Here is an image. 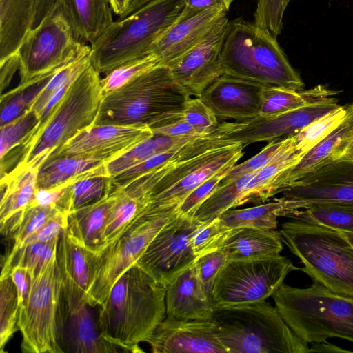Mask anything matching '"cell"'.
Listing matches in <instances>:
<instances>
[{
    "instance_id": "cell-1",
    "label": "cell",
    "mask_w": 353,
    "mask_h": 353,
    "mask_svg": "<svg viewBox=\"0 0 353 353\" xmlns=\"http://www.w3.org/2000/svg\"><path fill=\"white\" fill-rule=\"evenodd\" d=\"M102 98L100 74L90 65L22 143L3 157L12 169L1 177V184L26 170L39 169L66 142L92 126Z\"/></svg>"
},
{
    "instance_id": "cell-2",
    "label": "cell",
    "mask_w": 353,
    "mask_h": 353,
    "mask_svg": "<svg viewBox=\"0 0 353 353\" xmlns=\"http://www.w3.org/2000/svg\"><path fill=\"white\" fill-rule=\"evenodd\" d=\"M166 288L137 264L129 268L99 307L102 336L125 352H143L139 344L147 342L166 316Z\"/></svg>"
},
{
    "instance_id": "cell-3",
    "label": "cell",
    "mask_w": 353,
    "mask_h": 353,
    "mask_svg": "<svg viewBox=\"0 0 353 353\" xmlns=\"http://www.w3.org/2000/svg\"><path fill=\"white\" fill-rule=\"evenodd\" d=\"M190 94L170 69L158 65L103 95L93 125L162 127L182 114Z\"/></svg>"
},
{
    "instance_id": "cell-4",
    "label": "cell",
    "mask_w": 353,
    "mask_h": 353,
    "mask_svg": "<svg viewBox=\"0 0 353 353\" xmlns=\"http://www.w3.org/2000/svg\"><path fill=\"white\" fill-rule=\"evenodd\" d=\"M221 64L223 74L265 88L300 90L304 87L277 39L241 17L228 21Z\"/></svg>"
},
{
    "instance_id": "cell-5",
    "label": "cell",
    "mask_w": 353,
    "mask_h": 353,
    "mask_svg": "<svg viewBox=\"0 0 353 353\" xmlns=\"http://www.w3.org/2000/svg\"><path fill=\"white\" fill-rule=\"evenodd\" d=\"M279 313L306 343L339 338L353 342V296L313 282L300 288L283 283L272 295Z\"/></svg>"
},
{
    "instance_id": "cell-6",
    "label": "cell",
    "mask_w": 353,
    "mask_h": 353,
    "mask_svg": "<svg viewBox=\"0 0 353 353\" xmlns=\"http://www.w3.org/2000/svg\"><path fill=\"white\" fill-rule=\"evenodd\" d=\"M211 321L227 353H307L301 341L266 301L216 305Z\"/></svg>"
},
{
    "instance_id": "cell-7",
    "label": "cell",
    "mask_w": 353,
    "mask_h": 353,
    "mask_svg": "<svg viewBox=\"0 0 353 353\" xmlns=\"http://www.w3.org/2000/svg\"><path fill=\"white\" fill-rule=\"evenodd\" d=\"M185 0H154L119 18L92 44L91 65L107 74L121 65L150 54L158 39L178 19Z\"/></svg>"
},
{
    "instance_id": "cell-8",
    "label": "cell",
    "mask_w": 353,
    "mask_h": 353,
    "mask_svg": "<svg viewBox=\"0 0 353 353\" xmlns=\"http://www.w3.org/2000/svg\"><path fill=\"white\" fill-rule=\"evenodd\" d=\"M279 232L303 264L299 270L313 282L353 296V245L341 232L292 219L282 223Z\"/></svg>"
},
{
    "instance_id": "cell-9",
    "label": "cell",
    "mask_w": 353,
    "mask_h": 353,
    "mask_svg": "<svg viewBox=\"0 0 353 353\" xmlns=\"http://www.w3.org/2000/svg\"><path fill=\"white\" fill-rule=\"evenodd\" d=\"M178 214V206L148 205L120 235L97 253L87 301L100 307L119 278L144 253L156 235Z\"/></svg>"
},
{
    "instance_id": "cell-10",
    "label": "cell",
    "mask_w": 353,
    "mask_h": 353,
    "mask_svg": "<svg viewBox=\"0 0 353 353\" xmlns=\"http://www.w3.org/2000/svg\"><path fill=\"white\" fill-rule=\"evenodd\" d=\"M63 276L57 252L34 276L30 293L19 307L18 329L24 353H61V301Z\"/></svg>"
},
{
    "instance_id": "cell-11",
    "label": "cell",
    "mask_w": 353,
    "mask_h": 353,
    "mask_svg": "<svg viewBox=\"0 0 353 353\" xmlns=\"http://www.w3.org/2000/svg\"><path fill=\"white\" fill-rule=\"evenodd\" d=\"M59 2L33 28L19 46L16 55L20 82L43 76L76 58L86 47Z\"/></svg>"
},
{
    "instance_id": "cell-12",
    "label": "cell",
    "mask_w": 353,
    "mask_h": 353,
    "mask_svg": "<svg viewBox=\"0 0 353 353\" xmlns=\"http://www.w3.org/2000/svg\"><path fill=\"white\" fill-rule=\"evenodd\" d=\"M299 270L280 254L248 260L228 261L214 282L211 299L216 305L265 301L289 273Z\"/></svg>"
},
{
    "instance_id": "cell-13",
    "label": "cell",
    "mask_w": 353,
    "mask_h": 353,
    "mask_svg": "<svg viewBox=\"0 0 353 353\" xmlns=\"http://www.w3.org/2000/svg\"><path fill=\"white\" fill-rule=\"evenodd\" d=\"M244 148L241 143L225 140L185 159L153 186L148 196V203L179 207L205 180L223 168L236 164Z\"/></svg>"
},
{
    "instance_id": "cell-14",
    "label": "cell",
    "mask_w": 353,
    "mask_h": 353,
    "mask_svg": "<svg viewBox=\"0 0 353 353\" xmlns=\"http://www.w3.org/2000/svg\"><path fill=\"white\" fill-rule=\"evenodd\" d=\"M201 224L193 217L178 213L156 235L134 264L167 287L194 263L197 256L191 237Z\"/></svg>"
},
{
    "instance_id": "cell-15",
    "label": "cell",
    "mask_w": 353,
    "mask_h": 353,
    "mask_svg": "<svg viewBox=\"0 0 353 353\" xmlns=\"http://www.w3.org/2000/svg\"><path fill=\"white\" fill-rule=\"evenodd\" d=\"M334 97L275 117L219 123L212 131L221 139L239 142L245 146L293 136L317 118L338 108Z\"/></svg>"
},
{
    "instance_id": "cell-16",
    "label": "cell",
    "mask_w": 353,
    "mask_h": 353,
    "mask_svg": "<svg viewBox=\"0 0 353 353\" xmlns=\"http://www.w3.org/2000/svg\"><path fill=\"white\" fill-rule=\"evenodd\" d=\"M61 301L62 347L63 352L112 353L118 347L101 335L84 294L64 273Z\"/></svg>"
},
{
    "instance_id": "cell-17",
    "label": "cell",
    "mask_w": 353,
    "mask_h": 353,
    "mask_svg": "<svg viewBox=\"0 0 353 353\" xmlns=\"http://www.w3.org/2000/svg\"><path fill=\"white\" fill-rule=\"evenodd\" d=\"M228 21L227 17L222 19L202 41L170 68L174 79L190 96L200 97L223 74L221 52Z\"/></svg>"
},
{
    "instance_id": "cell-18",
    "label": "cell",
    "mask_w": 353,
    "mask_h": 353,
    "mask_svg": "<svg viewBox=\"0 0 353 353\" xmlns=\"http://www.w3.org/2000/svg\"><path fill=\"white\" fill-rule=\"evenodd\" d=\"M153 135L149 127L92 125L70 139L49 159L57 157H84L108 162Z\"/></svg>"
},
{
    "instance_id": "cell-19",
    "label": "cell",
    "mask_w": 353,
    "mask_h": 353,
    "mask_svg": "<svg viewBox=\"0 0 353 353\" xmlns=\"http://www.w3.org/2000/svg\"><path fill=\"white\" fill-rule=\"evenodd\" d=\"M280 193L287 199L305 203L306 208L321 202L353 205V161H332L294 181Z\"/></svg>"
},
{
    "instance_id": "cell-20",
    "label": "cell",
    "mask_w": 353,
    "mask_h": 353,
    "mask_svg": "<svg viewBox=\"0 0 353 353\" xmlns=\"http://www.w3.org/2000/svg\"><path fill=\"white\" fill-rule=\"evenodd\" d=\"M147 343L154 353H227L211 320L165 316Z\"/></svg>"
},
{
    "instance_id": "cell-21",
    "label": "cell",
    "mask_w": 353,
    "mask_h": 353,
    "mask_svg": "<svg viewBox=\"0 0 353 353\" xmlns=\"http://www.w3.org/2000/svg\"><path fill=\"white\" fill-rule=\"evenodd\" d=\"M226 11L210 9L187 11L158 39L150 50L160 61V65L171 68L183 55L202 41L224 17Z\"/></svg>"
},
{
    "instance_id": "cell-22",
    "label": "cell",
    "mask_w": 353,
    "mask_h": 353,
    "mask_svg": "<svg viewBox=\"0 0 353 353\" xmlns=\"http://www.w3.org/2000/svg\"><path fill=\"white\" fill-rule=\"evenodd\" d=\"M265 88L223 74L203 91L200 98L216 117L243 121L259 115Z\"/></svg>"
},
{
    "instance_id": "cell-23",
    "label": "cell",
    "mask_w": 353,
    "mask_h": 353,
    "mask_svg": "<svg viewBox=\"0 0 353 353\" xmlns=\"http://www.w3.org/2000/svg\"><path fill=\"white\" fill-rule=\"evenodd\" d=\"M353 140V103L347 105V112L341 124L323 141L311 149L294 165L280 174L274 180L273 195L332 161L339 160Z\"/></svg>"
},
{
    "instance_id": "cell-24",
    "label": "cell",
    "mask_w": 353,
    "mask_h": 353,
    "mask_svg": "<svg viewBox=\"0 0 353 353\" xmlns=\"http://www.w3.org/2000/svg\"><path fill=\"white\" fill-rule=\"evenodd\" d=\"M216 305L204 291L194 264L179 274L166 288V316L211 320Z\"/></svg>"
},
{
    "instance_id": "cell-25",
    "label": "cell",
    "mask_w": 353,
    "mask_h": 353,
    "mask_svg": "<svg viewBox=\"0 0 353 353\" xmlns=\"http://www.w3.org/2000/svg\"><path fill=\"white\" fill-rule=\"evenodd\" d=\"M39 0H0V63L14 57L33 28Z\"/></svg>"
},
{
    "instance_id": "cell-26",
    "label": "cell",
    "mask_w": 353,
    "mask_h": 353,
    "mask_svg": "<svg viewBox=\"0 0 353 353\" xmlns=\"http://www.w3.org/2000/svg\"><path fill=\"white\" fill-rule=\"evenodd\" d=\"M39 169H29L1 184L0 231L10 237L35 199Z\"/></svg>"
},
{
    "instance_id": "cell-27",
    "label": "cell",
    "mask_w": 353,
    "mask_h": 353,
    "mask_svg": "<svg viewBox=\"0 0 353 353\" xmlns=\"http://www.w3.org/2000/svg\"><path fill=\"white\" fill-rule=\"evenodd\" d=\"M283 248L279 231L252 227L231 228L221 247L228 261L272 256L279 254Z\"/></svg>"
},
{
    "instance_id": "cell-28",
    "label": "cell",
    "mask_w": 353,
    "mask_h": 353,
    "mask_svg": "<svg viewBox=\"0 0 353 353\" xmlns=\"http://www.w3.org/2000/svg\"><path fill=\"white\" fill-rule=\"evenodd\" d=\"M116 192L92 204L75 209L68 216V228L88 249L99 253L104 246V233Z\"/></svg>"
},
{
    "instance_id": "cell-29",
    "label": "cell",
    "mask_w": 353,
    "mask_h": 353,
    "mask_svg": "<svg viewBox=\"0 0 353 353\" xmlns=\"http://www.w3.org/2000/svg\"><path fill=\"white\" fill-rule=\"evenodd\" d=\"M77 32L94 43L113 23L110 0H58Z\"/></svg>"
},
{
    "instance_id": "cell-30",
    "label": "cell",
    "mask_w": 353,
    "mask_h": 353,
    "mask_svg": "<svg viewBox=\"0 0 353 353\" xmlns=\"http://www.w3.org/2000/svg\"><path fill=\"white\" fill-rule=\"evenodd\" d=\"M106 162L102 159L84 157L52 158L39 169L37 189L61 188L91 174L101 173L109 176L105 168Z\"/></svg>"
},
{
    "instance_id": "cell-31",
    "label": "cell",
    "mask_w": 353,
    "mask_h": 353,
    "mask_svg": "<svg viewBox=\"0 0 353 353\" xmlns=\"http://www.w3.org/2000/svg\"><path fill=\"white\" fill-rule=\"evenodd\" d=\"M97 252L81 243L68 228L62 231L58 242L57 257L61 272L68 276L84 294L92 283Z\"/></svg>"
},
{
    "instance_id": "cell-32",
    "label": "cell",
    "mask_w": 353,
    "mask_h": 353,
    "mask_svg": "<svg viewBox=\"0 0 353 353\" xmlns=\"http://www.w3.org/2000/svg\"><path fill=\"white\" fill-rule=\"evenodd\" d=\"M306 205L301 201L276 198L274 201L256 206L240 210L230 209L222 214L221 221L228 228L252 227L261 229L276 230L278 218L289 214Z\"/></svg>"
},
{
    "instance_id": "cell-33",
    "label": "cell",
    "mask_w": 353,
    "mask_h": 353,
    "mask_svg": "<svg viewBox=\"0 0 353 353\" xmlns=\"http://www.w3.org/2000/svg\"><path fill=\"white\" fill-rule=\"evenodd\" d=\"M337 93L321 85L309 90H300L281 87H267L263 92L259 116L275 117L334 97Z\"/></svg>"
},
{
    "instance_id": "cell-34",
    "label": "cell",
    "mask_w": 353,
    "mask_h": 353,
    "mask_svg": "<svg viewBox=\"0 0 353 353\" xmlns=\"http://www.w3.org/2000/svg\"><path fill=\"white\" fill-rule=\"evenodd\" d=\"M196 137H175L154 134L119 157L106 162L108 174L112 177L159 153L179 148Z\"/></svg>"
},
{
    "instance_id": "cell-35",
    "label": "cell",
    "mask_w": 353,
    "mask_h": 353,
    "mask_svg": "<svg viewBox=\"0 0 353 353\" xmlns=\"http://www.w3.org/2000/svg\"><path fill=\"white\" fill-rule=\"evenodd\" d=\"M110 176L95 173L84 176L62 188L58 209L70 213L110 194Z\"/></svg>"
},
{
    "instance_id": "cell-36",
    "label": "cell",
    "mask_w": 353,
    "mask_h": 353,
    "mask_svg": "<svg viewBox=\"0 0 353 353\" xmlns=\"http://www.w3.org/2000/svg\"><path fill=\"white\" fill-rule=\"evenodd\" d=\"M286 217L340 232H353V205L336 202L315 203L297 210Z\"/></svg>"
},
{
    "instance_id": "cell-37",
    "label": "cell",
    "mask_w": 353,
    "mask_h": 353,
    "mask_svg": "<svg viewBox=\"0 0 353 353\" xmlns=\"http://www.w3.org/2000/svg\"><path fill=\"white\" fill-rule=\"evenodd\" d=\"M258 171L249 172L229 183L220 184L197 210L193 218L201 223H207L219 217L227 210L241 205L247 186Z\"/></svg>"
},
{
    "instance_id": "cell-38",
    "label": "cell",
    "mask_w": 353,
    "mask_h": 353,
    "mask_svg": "<svg viewBox=\"0 0 353 353\" xmlns=\"http://www.w3.org/2000/svg\"><path fill=\"white\" fill-rule=\"evenodd\" d=\"M59 238L49 242H31L10 251L2 265L1 276L10 275L13 266L27 268L34 276L57 252Z\"/></svg>"
},
{
    "instance_id": "cell-39",
    "label": "cell",
    "mask_w": 353,
    "mask_h": 353,
    "mask_svg": "<svg viewBox=\"0 0 353 353\" xmlns=\"http://www.w3.org/2000/svg\"><path fill=\"white\" fill-rule=\"evenodd\" d=\"M91 46L87 47L74 59L60 68L51 77L28 110L39 114L51 97L65 84L74 81L91 65Z\"/></svg>"
},
{
    "instance_id": "cell-40",
    "label": "cell",
    "mask_w": 353,
    "mask_h": 353,
    "mask_svg": "<svg viewBox=\"0 0 353 353\" xmlns=\"http://www.w3.org/2000/svg\"><path fill=\"white\" fill-rule=\"evenodd\" d=\"M346 112L347 106H339L294 134L295 152L302 158L341 124Z\"/></svg>"
},
{
    "instance_id": "cell-41",
    "label": "cell",
    "mask_w": 353,
    "mask_h": 353,
    "mask_svg": "<svg viewBox=\"0 0 353 353\" xmlns=\"http://www.w3.org/2000/svg\"><path fill=\"white\" fill-rule=\"evenodd\" d=\"M19 312L17 288L10 275L0 279V350L3 349L8 341L18 329Z\"/></svg>"
},
{
    "instance_id": "cell-42",
    "label": "cell",
    "mask_w": 353,
    "mask_h": 353,
    "mask_svg": "<svg viewBox=\"0 0 353 353\" xmlns=\"http://www.w3.org/2000/svg\"><path fill=\"white\" fill-rule=\"evenodd\" d=\"M54 74L30 84L29 86L20 90L8 91L2 94L1 95V126L15 119L28 110Z\"/></svg>"
},
{
    "instance_id": "cell-43",
    "label": "cell",
    "mask_w": 353,
    "mask_h": 353,
    "mask_svg": "<svg viewBox=\"0 0 353 353\" xmlns=\"http://www.w3.org/2000/svg\"><path fill=\"white\" fill-rule=\"evenodd\" d=\"M158 65H160V61L153 54L121 65L105 74V77L101 79L103 95L121 88L136 77Z\"/></svg>"
},
{
    "instance_id": "cell-44",
    "label": "cell",
    "mask_w": 353,
    "mask_h": 353,
    "mask_svg": "<svg viewBox=\"0 0 353 353\" xmlns=\"http://www.w3.org/2000/svg\"><path fill=\"white\" fill-rule=\"evenodd\" d=\"M294 145V137L290 136L283 139L270 141L258 154L240 164H235L221 184L229 183L238 177L259 170L268 165L278 155Z\"/></svg>"
},
{
    "instance_id": "cell-45",
    "label": "cell",
    "mask_w": 353,
    "mask_h": 353,
    "mask_svg": "<svg viewBox=\"0 0 353 353\" xmlns=\"http://www.w3.org/2000/svg\"><path fill=\"white\" fill-rule=\"evenodd\" d=\"M39 120L36 112L27 110L19 117L1 126V159L22 143Z\"/></svg>"
},
{
    "instance_id": "cell-46",
    "label": "cell",
    "mask_w": 353,
    "mask_h": 353,
    "mask_svg": "<svg viewBox=\"0 0 353 353\" xmlns=\"http://www.w3.org/2000/svg\"><path fill=\"white\" fill-rule=\"evenodd\" d=\"M59 209L50 205H30L23 212L21 220L10 237L13 240L10 251H14L38 230Z\"/></svg>"
},
{
    "instance_id": "cell-47",
    "label": "cell",
    "mask_w": 353,
    "mask_h": 353,
    "mask_svg": "<svg viewBox=\"0 0 353 353\" xmlns=\"http://www.w3.org/2000/svg\"><path fill=\"white\" fill-rule=\"evenodd\" d=\"M230 230L221 221L219 217L209 223H201L191 237L194 254L199 256L221 248Z\"/></svg>"
},
{
    "instance_id": "cell-48",
    "label": "cell",
    "mask_w": 353,
    "mask_h": 353,
    "mask_svg": "<svg viewBox=\"0 0 353 353\" xmlns=\"http://www.w3.org/2000/svg\"><path fill=\"white\" fill-rule=\"evenodd\" d=\"M290 0H257L254 23L275 39L281 33L285 10Z\"/></svg>"
},
{
    "instance_id": "cell-49",
    "label": "cell",
    "mask_w": 353,
    "mask_h": 353,
    "mask_svg": "<svg viewBox=\"0 0 353 353\" xmlns=\"http://www.w3.org/2000/svg\"><path fill=\"white\" fill-rule=\"evenodd\" d=\"M234 165L223 168L198 185L179 205L178 213L194 217L197 210L216 190Z\"/></svg>"
},
{
    "instance_id": "cell-50",
    "label": "cell",
    "mask_w": 353,
    "mask_h": 353,
    "mask_svg": "<svg viewBox=\"0 0 353 353\" xmlns=\"http://www.w3.org/2000/svg\"><path fill=\"white\" fill-rule=\"evenodd\" d=\"M182 146L157 154L134 167L110 177V193L124 188L139 177L165 165L176 155Z\"/></svg>"
},
{
    "instance_id": "cell-51",
    "label": "cell",
    "mask_w": 353,
    "mask_h": 353,
    "mask_svg": "<svg viewBox=\"0 0 353 353\" xmlns=\"http://www.w3.org/2000/svg\"><path fill=\"white\" fill-rule=\"evenodd\" d=\"M182 116L202 135L212 132L219 124L216 116L200 97H190L186 101Z\"/></svg>"
},
{
    "instance_id": "cell-52",
    "label": "cell",
    "mask_w": 353,
    "mask_h": 353,
    "mask_svg": "<svg viewBox=\"0 0 353 353\" xmlns=\"http://www.w3.org/2000/svg\"><path fill=\"white\" fill-rule=\"evenodd\" d=\"M227 261L225 252L220 248L197 256L194 263L197 277L204 291L210 298L215 279Z\"/></svg>"
},
{
    "instance_id": "cell-53",
    "label": "cell",
    "mask_w": 353,
    "mask_h": 353,
    "mask_svg": "<svg viewBox=\"0 0 353 353\" xmlns=\"http://www.w3.org/2000/svg\"><path fill=\"white\" fill-rule=\"evenodd\" d=\"M68 213L59 210L23 244L31 242H49L60 237L63 229L68 226Z\"/></svg>"
},
{
    "instance_id": "cell-54",
    "label": "cell",
    "mask_w": 353,
    "mask_h": 353,
    "mask_svg": "<svg viewBox=\"0 0 353 353\" xmlns=\"http://www.w3.org/2000/svg\"><path fill=\"white\" fill-rule=\"evenodd\" d=\"M10 275L17 290L20 307L30 293L34 275L27 268L21 265L13 266Z\"/></svg>"
},
{
    "instance_id": "cell-55",
    "label": "cell",
    "mask_w": 353,
    "mask_h": 353,
    "mask_svg": "<svg viewBox=\"0 0 353 353\" xmlns=\"http://www.w3.org/2000/svg\"><path fill=\"white\" fill-rule=\"evenodd\" d=\"M152 131L154 134H162L175 137H197L202 136L196 129L184 120L182 114L169 123L152 130Z\"/></svg>"
},
{
    "instance_id": "cell-56",
    "label": "cell",
    "mask_w": 353,
    "mask_h": 353,
    "mask_svg": "<svg viewBox=\"0 0 353 353\" xmlns=\"http://www.w3.org/2000/svg\"><path fill=\"white\" fill-rule=\"evenodd\" d=\"M234 0H185L184 10L201 11L210 9H221L228 12Z\"/></svg>"
},
{
    "instance_id": "cell-57",
    "label": "cell",
    "mask_w": 353,
    "mask_h": 353,
    "mask_svg": "<svg viewBox=\"0 0 353 353\" xmlns=\"http://www.w3.org/2000/svg\"><path fill=\"white\" fill-rule=\"evenodd\" d=\"M309 348V352H348L350 351L343 350L338 346L329 343L327 341L322 343H313Z\"/></svg>"
},
{
    "instance_id": "cell-58",
    "label": "cell",
    "mask_w": 353,
    "mask_h": 353,
    "mask_svg": "<svg viewBox=\"0 0 353 353\" xmlns=\"http://www.w3.org/2000/svg\"><path fill=\"white\" fill-rule=\"evenodd\" d=\"M113 12L119 17L125 12L132 0H110Z\"/></svg>"
},
{
    "instance_id": "cell-59",
    "label": "cell",
    "mask_w": 353,
    "mask_h": 353,
    "mask_svg": "<svg viewBox=\"0 0 353 353\" xmlns=\"http://www.w3.org/2000/svg\"><path fill=\"white\" fill-rule=\"evenodd\" d=\"M154 0H132L128 8L125 11L124 14L119 16V18H123L132 12L136 11L141 7L143 6L144 5Z\"/></svg>"
},
{
    "instance_id": "cell-60",
    "label": "cell",
    "mask_w": 353,
    "mask_h": 353,
    "mask_svg": "<svg viewBox=\"0 0 353 353\" xmlns=\"http://www.w3.org/2000/svg\"><path fill=\"white\" fill-rule=\"evenodd\" d=\"M339 159H347L353 161V140L351 141L343 154Z\"/></svg>"
},
{
    "instance_id": "cell-61",
    "label": "cell",
    "mask_w": 353,
    "mask_h": 353,
    "mask_svg": "<svg viewBox=\"0 0 353 353\" xmlns=\"http://www.w3.org/2000/svg\"><path fill=\"white\" fill-rule=\"evenodd\" d=\"M347 240L353 245V232H341Z\"/></svg>"
}]
</instances>
